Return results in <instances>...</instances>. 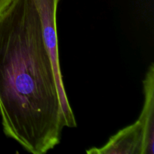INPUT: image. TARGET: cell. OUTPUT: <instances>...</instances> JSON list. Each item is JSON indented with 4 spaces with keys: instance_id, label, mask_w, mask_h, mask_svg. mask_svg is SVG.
Here are the masks:
<instances>
[{
    "instance_id": "7a4b0ae2",
    "label": "cell",
    "mask_w": 154,
    "mask_h": 154,
    "mask_svg": "<svg viewBox=\"0 0 154 154\" xmlns=\"http://www.w3.org/2000/svg\"><path fill=\"white\" fill-rule=\"evenodd\" d=\"M35 2L42 23L44 42L55 74L66 127L75 128L77 126L76 119L66 96L60 65L57 32V11L59 0H35Z\"/></svg>"
},
{
    "instance_id": "6da1fadb",
    "label": "cell",
    "mask_w": 154,
    "mask_h": 154,
    "mask_svg": "<svg viewBox=\"0 0 154 154\" xmlns=\"http://www.w3.org/2000/svg\"><path fill=\"white\" fill-rule=\"evenodd\" d=\"M0 115L5 135L32 154L58 145L66 127L35 0L0 14Z\"/></svg>"
},
{
    "instance_id": "3957f363",
    "label": "cell",
    "mask_w": 154,
    "mask_h": 154,
    "mask_svg": "<svg viewBox=\"0 0 154 154\" xmlns=\"http://www.w3.org/2000/svg\"><path fill=\"white\" fill-rule=\"evenodd\" d=\"M143 132L138 120L111 136L102 147H92L89 154H142Z\"/></svg>"
},
{
    "instance_id": "277c9868",
    "label": "cell",
    "mask_w": 154,
    "mask_h": 154,
    "mask_svg": "<svg viewBox=\"0 0 154 154\" xmlns=\"http://www.w3.org/2000/svg\"><path fill=\"white\" fill-rule=\"evenodd\" d=\"M144 100L138 120L143 132L142 154L154 153V64L151 63L143 81Z\"/></svg>"
},
{
    "instance_id": "5b68a950",
    "label": "cell",
    "mask_w": 154,
    "mask_h": 154,
    "mask_svg": "<svg viewBox=\"0 0 154 154\" xmlns=\"http://www.w3.org/2000/svg\"><path fill=\"white\" fill-rule=\"evenodd\" d=\"M13 0H0V14L8 7Z\"/></svg>"
}]
</instances>
